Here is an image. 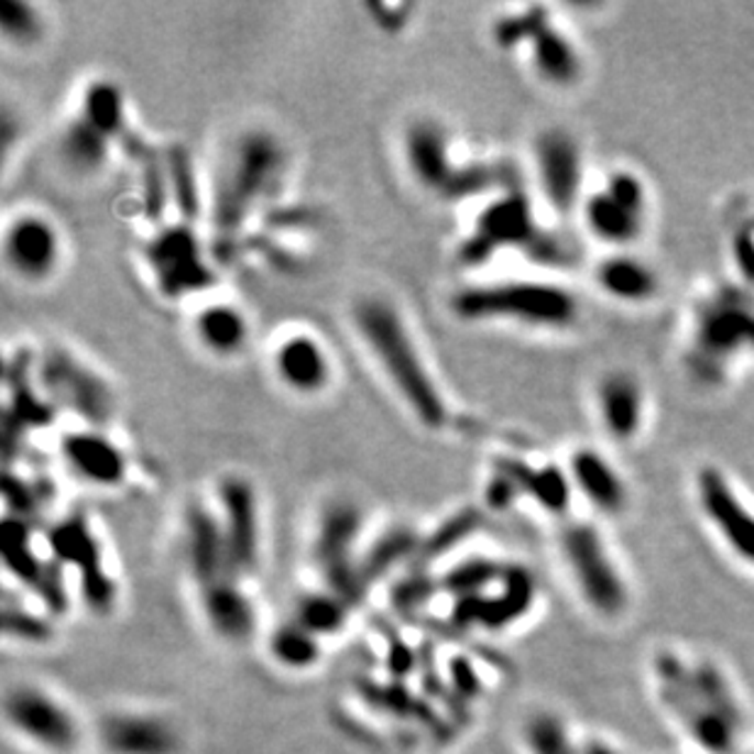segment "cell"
<instances>
[{"instance_id":"f546056e","label":"cell","mask_w":754,"mask_h":754,"mask_svg":"<svg viewBox=\"0 0 754 754\" xmlns=\"http://www.w3.org/2000/svg\"><path fill=\"white\" fill-rule=\"evenodd\" d=\"M110 142L103 132L96 130L91 122L76 116L69 125L64 128L59 140L62 162L78 174H96L108 162Z\"/></svg>"},{"instance_id":"8d00e7d4","label":"cell","mask_w":754,"mask_h":754,"mask_svg":"<svg viewBox=\"0 0 754 754\" xmlns=\"http://www.w3.org/2000/svg\"><path fill=\"white\" fill-rule=\"evenodd\" d=\"M483 523V515L479 509H465L455 513L452 517H447V521L437 527V531L423 539V547H420V559H437L447 555L449 549H455L457 545L465 543L471 535H474Z\"/></svg>"},{"instance_id":"9a60e30c","label":"cell","mask_w":754,"mask_h":754,"mask_svg":"<svg viewBox=\"0 0 754 754\" xmlns=\"http://www.w3.org/2000/svg\"><path fill=\"white\" fill-rule=\"evenodd\" d=\"M537 593V583L533 573L525 567H505L499 581V593L467 595V599H455L452 623L459 627H483V630H503L511 627L515 621L531 611Z\"/></svg>"},{"instance_id":"7dc6e473","label":"cell","mask_w":754,"mask_h":754,"mask_svg":"<svg viewBox=\"0 0 754 754\" xmlns=\"http://www.w3.org/2000/svg\"><path fill=\"white\" fill-rule=\"evenodd\" d=\"M440 589V581H430L427 577H415L401 581L396 587V593H393V601H396V608H403V611H413V608L423 605L430 595Z\"/></svg>"},{"instance_id":"484cf974","label":"cell","mask_w":754,"mask_h":754,"mask_svg":"<svg viewBox=\"0 0 754 754\" xmlns=\"http://www.w3.org/2000/svg\"><path fill=\"white\" fill-rule=\"evenodd\" d=\"M62 455L74 474L94 487H118L128 474L125 455L106 435L96 430H78L62 440Z\"/></svg>"},{"instance_id":"3957f363","label":"cell","mask_w":754,"mask_h":754,"mask_svg":"<svg viewBox=\"0 0 754 754\" xmlns=\"http://www.w3.org/2000/svg\"><path fill=\"white\" fill-rule=\"evenodd\" d=\"M465 323H511L531 330L567 332L581 323V300L557 281L511 278L465 286L449 298Z\"/></svg>"},{"instance_id":"f6af8a7d","label":"cell","mask_w":754,"mask_h":754,"mask_svg":"<svg viewBox=\"0 0 754 754\" xmlns=\"http://www.w3.org/2000/svg\"><path fill=\"white\" fill-rule=\"evenodd\" d=\"M81 599L91 613L106 615L112 611L118 599V587L103 567L81 573Z\"/></svg>"},{"instance_id":"4316f807","label":"cell","mask_w":754,"mask_h":754,"mask_svg":"<svg viewBox=\"0 0 754 754\" xmlns=\"http://www.w3.org/2000/svg\"><path fill=\"white\" fill-rule=\"evenodd\" d=\"M496 467L503 469L509 474L517 491H521L523 499H531L535 505H539L549 515H565L571 496L573 487L571 479L567 474V467L555 465V461H547V465H531V461L515 459V457H501L496 461Z\"/></svg>"},{"instance_id":"60d3db41","label":"cell","mask_w":754,"mask_h":754,"mask_svg":"<svg viewBox=\"0 0 754 754\" xmlns=\"http://www.w3.org/2000/svg\"><path fill=\"white\" fill-rule=\"evenodd\" d=\"M501 182H503V172L493 164L474 162V164H467V166H457L452 182L447 184L442 198H447V200L469 198V196L483 194V190H493Z\"/></svg>"},{"instance_id":"681fc988","label":"cell","mask_w":754,"mask_h":754,"mask_svg":"<svg viewBox=\"0 0 754 754\" xmlns=\"http://www.w3.org/2000/svg\"><path fill=\"white\" fill-rule=\"evenodd\" d=\"M579 754H621V752L608 745V742L603 740H589L579 747Z\"/></svg>"},{"instance_id":"2e32d148","label":"cell","mask_w":754,"mask_h":754,"mask_svg":"<svg viewBox=\"0 0 754 754\" xmlns=\"http://www.w3.org/2000/svg\"><path fill=\"white\" fill-rule=\"evenodd\" d=\"M593 286L615 306L645 308L664 294V278L659 269L635 250L603 252L593 264Z\"/></svg>"},{"instance_id":"b9f144b4","label":"cell","mask_w":754,"mask_h":754,"mask_svg":"<svg viewBox=\"0 0 754 754\" xmlns=\"http://www.w3.org/2000/svg\"><path fill=\"white\" fill-rule=\"evenodd\" d=\"M0 30L8 40L18 44L35 42L42 32V20L37 10L22 0H3L0 3Z\"/></svg>"},{"instance_id":"d6a6232c","label":"cell","mask_w":754,"mask_h":754,"mask_svg":"<svg viewBox=\"0 0 754 754\" xmlns=\"http://www.w3.org/2000/svg\"><path fill=\"white\" fill-rule=\"evenodd\" d=\"M3 561L6 569L28 587H37L47 567L32 547V533L28 521L8 515L3 523Z\"/></svg>"},{"instance_id":"8fae6325","label":"cell","mask_w":754,"mask_h":754,"mask_svg":"<svg viewBox=\"0 0 754 754\" xmlns=\"http://www.w3.org/2000/svg\"><path fill=\"white\" fill-rule=\"evenodd\" d=\"M144 262L164 298H186L216 284V274L188 222L166 225L156 232L144 247Z\"/></svg>"},{"instance_id":"bcb514c9","label":"cell","mask_w":754,"mask_h":754,"mask_svg":"<svg viewBox=\"0 0 754 754\" xmlns=\"http://www.w3.org/2000/svg\"><path fill=\"white\" fill-rule=\"evenodd\" d=\"M3 493H6V503L10 505V511H13L15 517H22V521H25V517L37 509V503H42V496H37V491L22 479H15L10 471H6Z\"/></svg>"},{"instance_id":"52a82bcc","label":"cell","mask_w":754,"mask_h":754,"mask_svg":"<svg viewBox=\"0 0 754 754\" xmlns=\"http://www.w3.org/2000/svg\"><path fill=\"white\" fill-rule=\"evenodd\" d=\"M559 555L573 587L593 613L618 618L627 611V583L599 527L587 521L567 523L559 533Z\"/></svg>"},{"instance_id":"d6986e66","label":"cell","mask_w":754,"mask_h":754,"mask_svg":"<svg viewBox=\"0 0 754 754\" xmlns=\"http://www.w3.org/2000/svg\"><path fill=\"white\" fill-rule=\"evenodd\" d=\"M3 254L6 264L13 269L18 278L44 281L54 274L56 264H59V234L44 216L22 212V216L8 222Z\"/></svg>"},{"instance_id":"603a6c76","label":"cell","mask_w":754,"mask_h":754,"mask_svg":"<svg viewBox=\"0 0 754 754\" xmlns=\"http://www.w3.org/2000/svg\"><path fill=\"white\" fill-rule=\"evenodd\" d=\"M403 154L411 174L427 190L445 194L457 164L449 160V138L440 122L415 120L403 134Z\"/></svg>"},{"instance_id":"6da1fadb","label":"cell","mask_w":754,"mask_h":754,"mask_svg":"<svg viewBox=\"0 0 754 754\" xmlns=\"http://www.w3.org/2000/svg\"><path fill=\"white\" fill-rule=\"evenodd\" d=\"M681 357L699 386H720L754 364V288L730 278L701 291L691 303Z\"/></svg>"},{"instance_id":"cb8c5ba5","label":"cell","mask_w":754,"mask_h":754,"mask_svg":"<svg viewBox=\"0 0 754 754\" xmlns=\"http://www.w3.org/2000/svg\"><path fill=\"white\" fill-rule=\"evenodd\" d=\"M359 533H362V511L354 503L335 501L325 509L313 543V555L323 577L357 565L359 557H354V547Z\"/></svg>"},{"instance_id":"ffe728a7","label":"cell","mask_w":754,"mask_h":754,"mask_svg":"<svg viewBox=\"0 0 754 754\" xmlns=\"http://www.w3.org/2000/svg\"><path fill=\"white\" fill-rule=\"evenodd\" d=\"M100 745L110 754H178L182 737L168 720L150 713H110L100 720Z\"/></svg>"},{"instance_id":"83f0119b","label":"cell","mask_w":754,"mask_h":754,"mask_svg":"<svg viewBox=\"0 0 754 754\" xmlns=\"http://www.w3.org/2000/svg\"><path fill=\"white\" fill-rule=\"evenodd\" d=\"M198 342L216 357H238L250 340V323L232 303H210L194 320Z\"/></svg>"},{"instance_id":"74e56055","label":"cell","mask_w":754,"mask_h":754,"mask_svg":"<svg viewBox=\"0 0 754 754\" xmlns=\"http://www.w3.org/2000/svg\"><path fill=\"white\" fill-rule=\"evenodd\" d=\"M166 182L168 194L176 200L178 210L184 212V218H194L198 212V188L194 176V164L190 156L182 147H172L166 154Z\"/></svg>"},{"instance_id":"7402d4cb","label":"cell","mask_w":754,"mask_h":754,"mask_svg":"<svg viewBox=\"0 0 754 754\" xmlns=\"http://www.w3.org/2000/svg\"><path fill=\"white\" fill-rule=\"evenodd\" d=\"M274 371L281 384L300 396H315L328 389L332 379L330 357L318 337L294 332L278 342L274 352Z\"/></svg>"},{"instance_id":"4fadbf2b","label":"cell","mask_w":754,"mask_h":754,"mask_svg":"<svg viewBox=\"0 0 754 754\" xmlns=\"http://www.w3.org/2000/svg\"><path fill=\"white\" fill-rule=\"evenodd\" d=\"M6 715L18 733L52 754L78 747V723L62 701L35 686H18L8 693Z\"/></svg>"},{"instance_id":"44dd1931","label":"cell","mask_w":754,"mask_h":754,"mask_svg":"<svg viewBox=\"0 0 754 754\" xmlns=\"http://www.w3.org/2000/svg\"><path fill=\"white\" fill-rule=\"evenodd\" d=\"M184 527L186 561L190 573H194L198 581V587L203 589L212 581L232 577L220 515L206 509L203 503H190L186 511Z\"/></svg>"},{"instance_id":"ab89813d","label":"cell","mask_w":754,"mask_h":754,"mask_svg":"<svg viewBox=\"0 0 754 754\" xmlns=\"http://www.w3.org/2000/svg\"><path fill=\"white\" fill-rule=\"evenodd\" d=\"M547 13L549 10L545 6H531V8H523L521 13H509L499 18L496 25H493V42H496L505 52L523 50L535 32V28L539 25V20H543Z\"/></svg>"},{"instance_id":"ac0fdd59","label":"cell","mask_w":754,"mask_h":754,"mask_svg":"<svg viewBox=\"0 0 754 754\" xmlns=\"http://www.w3.org/2000/svg\"><path fill=\"white\" fill-rule=\"evenodd\" d=\"M527 52V64L539 84L555 91H571L583 84L587 76V59L553 15H545L523 47Z\"/></svg>"},{"instance_id":"ba28073f","label":"cell","mask_w":754,"mask_h":754,"mask_svg":"<svg viewBox=\"0 0 754 754\" xmlns=\"http://www.w3.org/2000/svg\"><path fill=\"white\" fill-rule=\"evenodd\" d=\"M533 168L539 196L559 218L579 216L587 198V160L581 140L567 128H545L533 144Z\"/></svg>"},{"instance_id":"ee69618b","label":"cell","mask_w":754,"mask_h":754,"mask_svg":"<svg viewBox=\"0 0 754 754\" xmlns=\"http://www.w3.org/2000/svg\"><path fill=\"white\" fill-rule=\"evenodd\" d=\"M730 259L735 266V281L754 288V212L740 220L730 234Z\"/></svg>"},{"instance_id":"7a4b0ae2","label":"cell","mask_w":754,"mask_h":754,"mask_svg":"<svg viewBox=\"0 0 754 754\" xmlns=\"http://www.w3.org/2000/svg\"><path fill=\"white\" fill-rule=\"evenodd\" d=\"M354 325L369 352L374 354L418 423L433 430L445 427L449 418L445 396L430 369L425 367L418 345L413 342V335L405 328L398 310L386 300L367 298L357 303Z\"/></svg>"},{"instance_id":"4dcf8cb0","label":"cell","mask_w":754,"mask_h":754,"mask_svg":"<svg viewBox=\"0 0 754 754\" xmlns=\"http://www.w3.org/2000/svg\"><path fill=\"white\" fill-rule=\"evenodd\" d=\"M420 547H423V539L415 535L411 527H391L384 535H379L374 539V545H371L367 553L359 557V567H362V573L367 583H371L384 579L391 569H396L398 565H403L405 559H413L420 555Z\"/></svg>"},{"instance_id":"277c9868","label":"cell","mask_w":754,"mask_h":754,"mask_svg":"<svg viewBox=\"0 0 754 754\" xmlns=\"http://www.w3.org/2000/svg\"><path fill=\"white\" fill-rule=\"evenodd\" d=\"M501 250H523L543 266H565L571 259L569 247L557 234L539 228L531 198L515 188L481 210L474 232L459 247V259L467 266H481Z\"/></svg>"},{"instance_id":"836d02e7","label":"cell","mask_w":754,"mask_h":754,"mask_svg":"<svg viewBox=\"0 0 754 754\" xmlns=\"http://www.w3.org/2000/svg\"><path fill=\"white\" fill-rule=\"evenodd\" d=\"M269 655H272L278 667L284 669H313L323 655L320 637L313 635L310 630L298 625L296 621L284 623L274 630L272 637H269Z\"/></svg>"},{"instance_id":"e575fe53","label":"cell","mask_w":754,"mask_h":754,"mask_svg":"<svg viewBox=\"0 0 754 754\" xmlns=\"http://www.w3.org/2000/svg\"><path fill=\"white\" fill-rule=\"evenodd\" d=\"M350 613L352 605H347L342 599H337L335 593L325 589L300 595L296 603L294 621L323 640L342 633Z\"/></svg>"},{"instance_id":"e0dca14e","label":"cell","mask_w":754,"mask_h":754,"mask_svg":"<svg viewBox=\"0 0 754 754\" xmlns=\"http://www.w3.org/2000/svg\"><path fill=\"white\" fill-rule=\"evenodd\" d=\"M567 474L571 479L573 493H579L599 515L621 517L627 513V479L603 449L591 445L573 449L567 461Z\"/></svg>"},{"instance_id":"5b68a950","label":"cell","mask_w":754,"mask_h":754,"mask_svg":"<svg viewBox=\"0 0 754 754\" xmlns=\"http://www.w3.org/2000/svg\"><path fill=\"white\" fill-rule=\"evenodd\" d=\"M284 168V150L274 134L250 130L232 144L212 194V222L222 232H234L250 218Z\"/></svg>"},{"instance_id":"f35d334b","label":"cell","mask_w":754,"mask_h":754,"mask_svg":"<svg viewBox=\"0 0 754 754\" xmlns=\"http://www.w3.org/2000/svg\"><path fill=\"white\" fill-rule=\"evenodd\" d=\"M525 745L531 754H579L561 720L553 713H537L527 720Z\"/></svg>"},{"instance_id":"8992f818","label":"cell","mask_w":754,"mask_h":754,"mask_svg":"<svg viewBox=\"0 0 754 754\" xmlns=\"http://www.w3.org/2000/svg\"><path fill=\"white\" fill-rule=\"evenodd\" d=\"M652 198L647 178L630 166H613L589 188L579 208L583 232L605 252L635 250L647 232Z\"/></svg>"},{"instance_id":"d590c367","label":"cell","mask_w":754,"mask_h":754,"mask_svg":"<svg viewBox=\"0 0 754 754\" xmlns=\"http://www.w3.org/2000/svg\"><path fill=\"white\" fill-rule=\"evenodd\" d=\"M505 567L496 565L487 557H471L459 561L440 579V589L452 593L455 599H467V595L489 593L491 587H499Z\"/></svg>"},{"instance_id":"f1b7e54d","label":"cell","mask_w":754,"mask_h":754,"mask_svg":"<svg viewBox=\"0 0 754 754\" xmlns=\"http://www.w3.org/2000/svg\"><path fill=\"white\" fill-rule=\"evenodd\" d=\"M47 543L59 567H74L78 573L103 567L100 545L84 515H72L56 523L47 535Z\"/></svg>"},{"instance_id":"1f68e13d","label":"cell","mask_w":754,"mask_h":754,"mask_svg":"<svg viewBox=\"0 0 754 754\" xmlns=\"http://www.w3.org/2000/svg\"><path fill=\"white\" fill-rule=\"evenodd\" d=\"M78 116L91 122L108 140H120L125 134V98H122L120 86L108 78H96L84 91Z\"/></svg>"},{"instance_id":"30bf717a","label":"cell","mask_w":754,"mask_h":754,"mask_svg":"<svg viewBox=\"0 0 754 754\" xmlns=\"http://www.w3.org/2000/svg\"><path fill=\"white\" fill-rule=\"evenodd\" d=\"M693 499L728 553L754 569V509L735 481L720 467L703 465L693 477Z\"/></svg>"},{"instance_id":"d4e9b609","label":"cell","mask_w":754,"mask_h":754,"mask_svg":"<svg viewBox=\"0 0 754 754\" xmlns=\"http://www.w3.org/2000/svg\"><path fill=\"white\" fill-rule=\"evenodd\" d=\"M200 611L212 633L228 643H244L256 630V611L234 577L200 589Z\"/></svg>"},{"instance_id":"9c48e42d","label":"cell","mask_w":754,"mask_h":754,"mask_svg":"<svg viewBox=\"0 0 754 754\" xmlns=\"http://www.w3.org/2000/svg\"><path fill=\"white\" fill-rule=\"evenodd\" d=\"M37 389L52 405L72 411L88 425H106L116 411L108 381L64 347H54L37 362Z\"/></svg>"},{"instance_id":"7bdbcfd3","label":"cell","mask_w":754,"mask_h":754,"mask_svg":"<svg viewBox=\"0 0 754 754\" xmlns=\"http://www.w3.org/2000/svg\"><path fill=\"white\" fill-rule=\"evenodd\" d=\"M3 630L8 637H15L20 643L30 645H42L52 640V625L47 618H42L40 613H32L28 608L18 605H6L3 608Z\"/></svg>"},{"instance_id":"5bb4252c","label":"cell","mask_w":754,"mask_h":754,"mask_svg":"<svg viewBox=\"0 0 754 754\" xmlns=\"http://www.w3.org/2000/svg\"><path fill=\"white\" fill-rule=\"evenodd\" d=\"M220 523L228 545L230 573L234 579L252 573L259 565V501L252 483L242 477H228L220 483Z\"/></svg>"},{"instance_id":"7c38bea8","label":"cell","mask_w":754,"mask_h":754,"mask_svg":"<svg viewBox=\"0 0 754 754\" xmlns=\"http://www.w3.org/2000/svg\"><path fill=\"white\" fill-rule=\"evenodd\" d=\"M593 413L608 442L635 445L649 420V393L643 376L625 367L605 369L593 384Z\"/></svg>"},{"instance_id":"c3c4849f","label":"cell","mask_w":754,"mask_h":754,"mask_svg":"<svg viewBox=\"0 0 754 754\" xmlns=\"http://www.w3.org/2000/svg\"><path fill=\"white\" fill-rule=\"evenodd\" d=\"M449 677H452V689L465 701H474L481 693V679L474 667H471V662L455 659L452 667H449Z\"/></svg>"}]
</instances>
